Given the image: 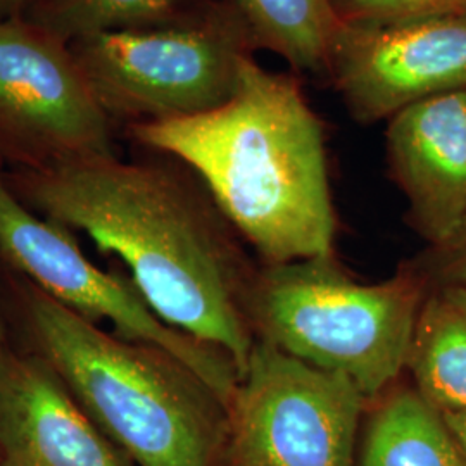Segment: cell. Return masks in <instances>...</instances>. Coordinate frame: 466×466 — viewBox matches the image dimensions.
Wrapping results in <instances>:
<instances>
[{
  "label": "cell",
  "instance_id": "1",
  "mask_svg": "<svg viewBox=\"0 0 466 466\" xmlns=\"http://www.w3.org/2000/svg\"><path fill=\"white\" fill-rule=\"evenodd\" d=\"M30 209L117 256L154 313L227 352L242 377L256 335V269L209 194L178 171L115 154L23 169L7 180Z\"/></svg>",
  "mask_w": 466,
  "mask_h": 466
},
{
  "label": "cell",
  "instance_id": "2",
  "mask_svg": "<svg viewBox=\"0 0 466 466\" xmlns=\"http://www.w3.org/2000/svg\"><path fill=\"white\" fill-rule=\"evenodd\" d=\"M130 134L190 167L265 265L333 256L323 125L292 76L268 71L250 54L225 104L198 116L134 123Z\"/></svg>",
  "mask_w": 466,
  "mask_h": 466
},
{
  "label": "cell",
  "instance_id": "3",
  "mask_svg": "<svg viewBox=\"0 0 466 466\" xmlns=\"http://www.w3.org/2000/svg\"><path fill=\"white\" fill-rule=\"evenodd\" d=\"M40 356L135 466H223L227 404L167 350L104 332L35 289Z\"/></svg>",
  "mask_w": 466,
  "mask_h": 466
},
{
  "label": "cell",
  "instance_id": "4",
  "mask_svg": "<svg viewBox=\"0 0 466 466\" xmlns=\"http://www.w3.org/2000/svg\"><path fill=\"white\" fill-rule=\"evenodd\" d=\"M427 289L411 265L363 283L333 256H318L256 269L248 315L256 339L346 377L375 400L406 371Z\"/></svg>",
  "mask_w": 466,
  "mask_h": 466
},
{
  "label": "cell",
  "instance_id": "5",
  "mask_svg": "<svg viewBox=\"0 0 466 466\" xmlns=\"http://www.w3.org/2000/svg\"><path fill=\"white\" fill-rule=\"evenodd\" d=\"M100 107L134 123L198 116L232 97L254 46L228 0L180 21L67 44Z\"/></svg>",
  "mask_w": 466,
  "mask_h": 466
},
{
  "label": "cell",
  "instance_id": "6",
  "mask_svg": "<svg viewBox=\"0 0 466 466\" xmlns=\"http://www.w3.org/2000/svg\"><path fill=\"white\" fill-rule=\"evenodd\" d=\"M370 402L346 377L256 339L227 404L223 466H356Z\"/></svg>",
  "mask_w": 466,
  "mask_h": 466
},
{
  "label": "cell",
  "instance_id": "7",
  "mask_svg": "<svg viewBox=\"0 0 466 466\" xmlns=\"http://www.w3.org/2000/svg\"><path fill=\"white\" fill-rule=\"evenodd\" d=\"M0 254L30 277L38 290L88 321L106 319L115 333L178 358L208 383L225 404L240 380L232 358L167 325L132 280L94 265L69 230L38 217L0 173Z\"/></svg>",
  "mask_w": 466,
  "mask_h": 466
},
{
  "label": "cell",
  "instance_id": "8",
  "mask_svg": "<svg viewBox=\"0 0 466 466\" xmlns=\"http://www.w3.org/2000/svg\"><path fill=\"white\" fill-rule=\"evenodd\" d=\"M0 152L23 169L115 154L69 46L25 17L0 21Z\"/></svg>",
  "mask_w": 466,
  "mask_h": 466
},
{
  "label": "cell",
  "instance_id": "9",
  "mask_svg": "<svg viewBox=\"0 0 466 466\" xmlns=\"http://www.w3.org/2000/svg\"><path fill=\"white\" fill-rule=\"evenodd\" d=\"M323 73L361 125L466 90V13L400 23L339 21Z\"/></svg>",
  "mask_w": 466,
  "mask_h": 466
},
{
  "label": "cell",
  "instance_id": "10",
  "mask_svg": "<svg viewBox=\"0 0 466 466\" xmlns=\"http://www.w3.org/2000/svg\"><path fill=\"white\" fill-rule=\"evenodd\" d=\"M385 152L411 227L429 248L446 244L466 223V90L389 117Z\"/></svg>",
  "mask_w": 466,
  "mask_h": 466
},
{
  "label": "cell",
  "instance_id": "11",
  "mask_svg": "<svg viewBox=\"0 0 466 466\" xmlns=\"http://www.w3.org/2000/svg\"><path fill=\"white\" fill-rule=\"evenodd\" d=\"M0 466H135L40 356L0 368Z\"/></svg>",
  "mask_w": 466,
  "mask_h": 466
},
{
  "label": "cell",
  "instance_id": "12",
  "mask_svg": "<svg viewBox=\"0 0 466 466\" xmlns=\"http://www.w3.org/2000/svg\"><path fill=\"white\" fill-rule=\"evenodd\" d=\"M406 371L411 387L439 413L466 410V289H427Z\"/></svg>",
  "mask_w": 466,
  "mask_h": 466
},
{
  "label": "cell",
  "instance_id": "13",
  "mask_svg": "<svg viewBox=\"0 0 466 466\" xmlns=\"http://www.w3.org/2000/svg\"><path fill=\"white\" fill-rule=\"evenodd\" d=\"M373 402L356 466H466L444 417L400 382Z\"/></svg>",
  "mask_w": 466,
  "mask_h": 466
},
{
  "label": "cell",
  "instance_id": "14",
  "mask_svg": "<svg viewBox=\"0 0 466 466\" xmlns=\"http://www.w3.org/2000/svg\"><path fill=\"white\" fill-rule=\"evenodd\" d=\"M254 49H267L296 71H325L339 17L332 0H228Z\"/></svg>",
  "mask_w": 466,
  "mask_h": 466
},
{
  "label": "cell",
  "instance_id": "15",
  "mask_svg": "<svg viewBox=\"0 0 466 466\" xmlns=\"http://www.w3.org/2000/svg\"><path fill=\"white\" fill-rule=\"evenodd\" d=\"M206 0H34L25 19L71 44L94 35L169 25Z\"/></svg>",
  "mask_w": 466,
  "mask_h": 466
},
{
  "label": "cell",
  "instance_id": "16",
  "mask_svg": "<svg viewBox=\"0 0 466 466\" xmlns=\"http://www.w3.org/2000/svg\"><path fill=\"white\" fill-rule=\"evenodd\" d=\"M344 23H400L466 13V0H332Z\"/></svg>",
  "mask_w": 466,
  "mask_h": 466
},
{
  "label": "cell",
  "instance_id": "17",
  "mask_svg": "<svg viewBox=\"0 0 466 466\" xmlns=\"http://www.w3.org/2000/svg\"><path fill=\"white\" fill-rule=\"evenodd\" d=\"M427 287L451 285L466 289V223L446 244L429 248L411 265Z\"/></svg>",
  "mask_w": 466,
  "mask_h": 466
},
{
  "label": "cell",
  "instance_id": "18",
  "mask_svg": "<svg viewBox=\"0 0 466 466\" xmlns=\"http://www.w3.org/2000/svg\"><path fill=\"white\" fill-rule=\"evenodd\" d=\"M442 415V413H441ZM444 421L450 429L451 435L454 437L458 448L461 451L466 461V410L454 411V413H444Z\"/></svg>",
  "mask_w": 466,
  "mask_h": 466
},
{
  "label": "cell",
  "instance_id": "19",
  "mask_svg": "<svg viewBox=\"0 0 466 466\" xmlns=\"http://www.w3.org/2000/svg\"><path fill=\"white\" fill-rule=\"evenodd\" d=\"M34 0H0V21L26 16Z\"/></svg>",
  "mask_w": 466,
  "mask_h": 466
},
{
  "label": "cell",
  "instance_id": "20",
  "mask_svg": "<svg viewBox=\"0 0 466 466\" xmlns=\"http://www.w3.org/2000/svg\"><path fill=\"white\" fill-rule=\"evenodd\" d=\"M4 360H5V352H4V335H2V323H0V368Z\"/></svg>",
  "mask_w": 466,
  "mask_h": 466
},
{
  "label": "cell",
  "instance_id": "21",
  "mask_svg": "<svg viewBox=\"0 0 466 466\" xmlns=\"http://www.w3.org/2000/svg\"><path fill=\"white\" fill-rule=\"evenodd\" d=\"M2 163H4V156H2V152H0V167H2Z\"/></svg>",
  "mask_w": 466,
  "mask_h": 466
}]
</instances>
